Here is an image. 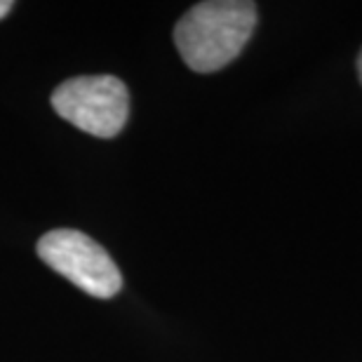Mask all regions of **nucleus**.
Wrapping results in <instances>:
<instances>
[{"label":"nucleus","instance_id":"2","mask_svg":"<svg viewBox=\"0 0 362 362\" xmlns=\"http://www.w3.org/2000/svg\"><path fill=\"white\" fill-rule=\"evenodd\" d=\"M52 106L83 132L111 139L127 122L129 92L115 76H81L54 90Z\"/></svg>","mask_w":362,"mask_h":362},{"label":"nucleus","instance_id":"5","mask_svg":"<svg viewBox=\"0 0 362 362\" xmlns=\"http://www.w3.org/2000/svg\"><path fill=\"white\" fill-rule=\"evenodd\" d=\"M358 76H360V83H362V52L358 57Z\"/></svg>","mask_w":362,"mask_h":362},{"label":"nucleus","instance_id":"4","mask_svg":"<svg viewBox=\"0 0 362 362\" xmlns=\"http://www.w3.org/2000/svg\"><path fill=\"white\" fill-rule=\"evenodd\" d=\"M10 10H12V3H10V0H0V19H3Z\"/></svg>","mask_w":362,"mask_h":362},{"label":"nucleus","instance_id":"3","mask_svg":"<svg viewBox=\"0 0 362 362\" xmlns=\"http://www.w3.org/2000/svg\"><path fill=\"white\" fill-rule=\"evenodd\" d=\"M38 257L97 299H111L122 287V275L111 255L81 230H49L40 238Z\"/></svg>","mask_w":362,"mask_h":362},{"label":"nucleus","instance_id":"1","mask_svg":"<svg viewBox=\"0 0 362 362\" xmlns=\"http://www.w3.org/2000/svg\"><path fill=\"white\" fill-rule=\"evenodd\" d=\"M257 26V5L247 0H207L191 7L175 28V42L188 69L214 74L247 45Z\"/></svg>","mask_w":362,"mask_h":362}]
</instances>
